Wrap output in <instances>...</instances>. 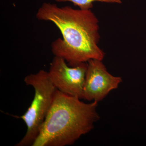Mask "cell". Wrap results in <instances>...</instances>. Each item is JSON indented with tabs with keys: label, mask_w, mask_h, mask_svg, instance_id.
<instances>
[{
	"label": "cell",
	"mask_w": 146,
	"mask_h": 146,
	"mask_svg": "<svg viewBox=\"0 0 146 146\" xmlns=\"http://www.w3.org/2000/svg\"><path fill=\"white\" fill-rule=\"evenodd\" d=\"M102 61L91 59L87 62L83 99L98 102L110 91L117 89L122 81L120 77L110 74Z\"/></svg>",
	"instance_id": "5b68a950"
},
{
	"label": "cell",
	"mask_w": 146,
	"mask_h": 146,
	"mask_svg": "<svg viewBox=\"0 0 146 146\" xmlns=\"http://www.w3.org/2000/svg\"><path fill=\"white\" fill-rule=\"evenodd\" d=\"M98 102L86 103L56 89L51 106L31 146H65L89 133L99 119Z\"/></svg>",
	"instance_id": "7a4b0ae2"
},
{
	"label": "cell",
	"mask_w": 146,
	"mask_h": 146,
	"mask_svg": "<svg viewBox=\"0 0 146 146\" xmlns=\"http://www.w3.org/2000/svg\"><path fill=\"white\" fill-rule=\"evenodd\" d=\"M87 67V62L74 67L68 66L65 59L54 56L48 73L56 89L64 94L83 99Z\"/></svg>",
	"instance_id": "277c9868"
},
{
	"label": "cell",
	"mask_w": 146,
	"mask_h": 146,
	"mask_svg": "<svg viewBox=\"0 0 146 146\" xmlns=\"http://www.w3.org/2000/svg\"><path fill=\"white\" fill-rule=\"evenodd\" d=\"M57 2H70L75 5L79 7L80 9L89 10L93 7V3L95 2H100L107 3L121 4V0H55Z\"/></svg>",
	"instance_id": "8992f818"
},
{
	"label": "cell",
	"mask_w": 146,
	"mask_h": 146,
	"mask_svg": "<svg viewBox=\"0 0 146 146\" xmlns=\"http://www.w3.org/2000/svg\"><path fill=\"white\" fill-rule=\"evenodd\" d=\"M36 17L39 21L52 22L59 30L63 39L52 42V52L54 56L65 59L70 66L91 59L103 60L105 53L98 46L99 20L91 9L59 7L55 4L44 3Z\"/></svg>",
	"instance_id": "6da1fadb"
},
{
	"label": "cell",
	"mask_w": 146,
	"mask_h": 146,
	"mask_svg": "<svg viewBox=\"0 0 146 146\" xmlns=\"http://www.w3.org/2000/svg\"><path fill=\"white\" fill-rule=\"evenodd\" d=\"M24 81L34 89V98L30 106L20 118L25 123V135L16 146H32L39 134L42 124L49 111L56 89L51 80L48 72L40 70L26 76Z\"/></svg>",
	"instance_id": "3957f363"
}]
</instances>
